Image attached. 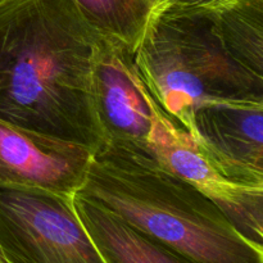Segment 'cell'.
<instances>
[{
  "mask_svg": "<svg viewBox=\"0 0 263 263\" xmlns=\"http://www.w3.org/2000/svg\"><path fill=\"white\" fill-rule=\"evenodd\" d=\"M99 35L73 0H4L0 118L99 152L91 94Z\"/></svg>",
  "mask_w": 263,
  "mask_h": 263,
  "instance_id": "obj_1",
  "label": "cell"
},
{
  "mask_svg": "<svg viewBox=\"0 0 263 263\" xmlns=\"http://www.w3.org/2000/svg\"><path fill=\"white\" fill-rule=\"evenodd\" d=\"M77 194L197 263H263V248L244 238L212 200L149 154L100 149Z\"/></svg>",
  "mask_w": 263,
  "mask_h": 263,
  "instance_id": "obj_2",
  "label": "cell"
},
{
  "mask_svg": "<svg viewBox=\"0 0 263 263\" xmlns=\"http://www.w3.org/2000/svg\"><path fill=\"white\" fill-rule=\"evenodd\" d=\"M218 0H154L133 50L139 73L164 115L187 133L205 104L263 100V77L229 48L217 18Z\"/></svg>",
  "mask_w": 263,
  "mask_h": 263,
  "instance_id": "obj_3",
  "label": "cell"
},
{
  "mask_svg": "<svg viewBox=\"0 0 263 263\" xmlns=\"http://www.w3.org/2000/svg\"><path fill=\"white\" fill-rule=\"evenodd\" d=\"M161 166L212 200L236 230L263 248V181L221 162L159 108L148 141Z\"/></svg>",
  "mask_w": 263,
  "mask_h": 263,
  "instance_id": "obj_4",
  "label": "cell"
},
{
  "mask_svg": "<svg viewBox=\"0 0 263 263\" xmlns=\"http://www.w3.org/2000/svg\"><path fill=\"white\" fill-rule=\"evenodd\" d=\"M92 105L103 148L145 153L159 107L134 62L130 46L100 33L91 77Z\"/></svg>",
  "mask_w": 263,
  "mask_h": 263,
  "instance_id": "obj_5",
  "label": "cell"
},
{
  "mask_svg": "<svg viewBox=\"0 0 263 263\" xmlns=\"http://www.w3.org/2000/svg\"><path fill=\"white\" fill-rule=\"evenodd\" d=\"M94 152L0 118V186L73 195L84 186Z\"/></svg>",
  "mask_w": 263,
  "mask_h": 263,
  "instance_id": "obj_6",
  "label": "cell"
},
{
  "mask_svg": "<svg viewBox=\"0 0 263 263\" xmlns=\"http://www.w3.org/2000/svg\"><path fill=\"white\" fill-rule=\"evenodd\" d=\"M189 134L221 162L263 181V100L203 105Z\"/></svg>",
  "mask_w": 263,
  "mask_h": 263,
  "instance_id": "obj_7",
  "label": "cell"
},
{
  "mask_svg": "<svg viewBox=\"0 0 263 263\" xmlns=\"http://www.w3.org/2000/svg\"><path fill=\"white\" fill-rule=\"evenodd\" d=\"M73 204L105 263H197L84 195L76 193Z\"/></svg>",
  "mask_w": 263,
  "mask_h": 263,
  "instance_id": "obj_8",
  "label": "cell"
},
{
  "mask_svg": "<svg viewBox=\"0 0 263 263\" xmlns=\"http://www.w3.org/2000/svg\"><path fill=\"white\" fill-rule=\"evenodd\" d=\"M87 22L99 33L122 41L131 50L148 22L152 0H73Z\"/></svg>",
  "mask_w": 263,
  "mask_h": 263,
  "instance_id": "obj_9",
  "label": "cell"
},
{
  "mask_svg": "<svg viewBox=\"0 0 263 263\" xmlns=\"http://www.w3.org/2000/svg\"><path fill=\"white\" fill-rule=\"evenodd\" d=\"M0 263H5L4 256H3V252H2V248H0Z\"/></svg>",
  "mask_w": 263,
  "mask_h": 263,
  "instance_id": "obj_10",
  "label": "cell"
},
{
  "mask_svg": "<svg viewBox=\"0 0 263 263\" xmlns=\"http://www.w3.org/2000/svg\"><path fill=\"white\" fill-rule=\"evenodd\" d=\"M3 2H4V0H0V4H2V3H3Z\"/></svg>",
  "mask_w": 263,
  "mask_h": 263,
  "instance_id": "obj_11",
  "label": "cell"
},
{
  "mask_svg": "<svg viewBox=\"0 0 263 263\" xmlns=\"http://www.w3.org/2000/svg\"><path fill=\"white\" fill-rule=\"evenodd\" d=\"M152 2H153V0H152Z\"/></svg>",
  "mask_w": 263,
  "mask_h": 263,
  "instance_id": "obj_12",
  "label": "cell"
},
{
  "mask_svg": "<svg viewBox=\"0 0 263 263\" xmlns=\"http://www.w3.org/2000/svg\"><path fill=\"white\" fill-rule=\"evenodd\" d=\"M153 2H154V0H153Z\"/></svg>",
  "mask_w": 263,
  "mask_h": 263,
  "instance_id": "obj_13",
  "label": "cell"
}]
</instances>
